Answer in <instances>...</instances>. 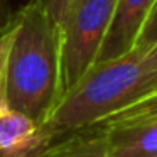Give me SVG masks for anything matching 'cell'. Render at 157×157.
I'll return each instance as SVG.
<instances>
[{
	"label": "cell",
	"mask_w": 157,
	"mask_h": 157,
	"mask_svg": "<svg viewBox=\"0 0 157 157\" xmlns=\"http://www.w3.org/2000/svg\"><path fill=\"white\" fill-rule=\"evenodd\" d=\"M4 32V103L44 123L63 96L59 25L39 2L31 0Z\"/></svg>",
	"instance_id": "cell-1"
},
{
	"label": "cell",
	"mask_w": 157,
	"mask_h": 157,
	"mask_svg": "<svg viewBox=\"0 0 157 157\" xmlns=\"http://www.w3.org/2000/svg\"><path fill=\"white\" fill-rule=\"evenodd\" d=\"M157 91V42L137 44L113 59L95 63L63 95L42 125L56 137L95 127Z\"/></svg>",
	"instance_id": "cell-2"
},
{
	"label": "cell",
	"mask_w": 157,
	"mask_h": 157,
	"mask_svg": "<svg viewBox=\"0 0 157 157\" xmlns=\"http://www.w3.org/2000/svg\"><path fill=\"white\" fill-rule=\"evenodd\" d=\"M117 0H71L59 22L63 95L96 63ZM63 98V96H61Z\"/></svg>",
	"instance_id": "cell-3"
},
{
	"label": "cell",
	"mask_w": 157,
	"mask_h": 157,
	"mask_svg": "<svg viewBox=\"0 0 157 157\" xmlns=\"http://www.w3.org/2000/svg\"><path fill=\"white\" fill-rule=\"evenodd\" d=\"M56 139L42 123L0 103V157H37Z\"/></svg>",
	"instance_id": "cell-4"
},
{
	"label": "cell",
	"mask_w": 157,
	"mask_h": 157,
	"mask_svg": "<svg viewBox=\"0 0 157 157\" xmlns=\"http://www.w3.org/2000/svg\"><path fill=\"white\" fill-rule=\"evenodd\" d=\"M157 0H117L115 12L96 63L128 52L150 17Z\"/></svg>",
	"instance_id": "cell-5"
},
{
	"label": "cell",
	"mask_w": 157,
	"mask_h": 157,
	"mask_svg": "<svg viewBox=\"0 0 157 157\" xmlns=\"http://www.w3.org/2000/svg\"><path fill=\"white\" fill-rule=\"evenodd\" d=\"M105 127L108 157H157V117Z\"/></svg>",
	"instance_id": "cell-6"
},
{
	"label": "cell",
	"mask_w": 157,
	"mask_h": 157,
	"mask_svg": "<svg viewBox=\"0 0 157 157\" xmlns=\"http://www.w3.org/2000/svg\"><path fill=\"white\" fill-rule=\"evenodd\" d=\"M37 157H108V135L101 125L75 130L66 139L54 140Z\"/></svg>",
	"instance_id": "cell-7"
},
{
	"label": "cell",
	"mask_w": 157,
	"mask_h": 157,
	"mask_svg": "<svg viewBox=\"0 0 157 157\" xmlns=\"http://www.w3.org/2000/svg\"><path fill=\"white\" fill-rule=\"evenodd\" d=\"M154 117H157V91L150 93L149 96L139 100L137 103L130 105L128 108L110 117L108 120H105L100 125H112V123H120V122H135V120L154 118Z\"/></svg>",
	"instance_id": "cell-8"
},
{
	"label": "cell",
	"mask_w": 157,
	"mask_h": 157,
	"mask_svg": "<svg viewBox=\"0 0 157 157\" xmlns=\"http://www.w3.org/2000/svg\"><path fill=\"white\" fill-rule=\"evenodd\" d=\"M155 42H157V4H155V7H154L152 14H150V17L147 19L145 25H144L142 32H140V36H139L137 44L150 46V44H155Z\"/></svg>",
	"instance_id": "cell-9"
},
{
	"label": "cell",
	"mask_w": 157,
	"mask_h": 157,
	"mask_svg": "<svg viewBox=\"0 0 157 157\" xmlns=\"http://www.w3.org/2000/svg\"><path fill=\"white\" fill-rule=\"evenodd\" d=\"M32 2H39L46 9L49 17L59 25V22L63 21V15H64V12H66V9H68L71 0H32Z\"/></svg>",
	"instance_id": "cell-10"
},
{
	"label": "cell",
	"mask_w": 157,
	"mask_h": 157,
	"mask_svg": "<svg viewBox=\"0 0 157 157\" xmlns=\"http://www.w3.org/2000/svg\"><path fill=\"white\" fill-rule=\"evenodd\" d=\"M5 48H7V37H5V32H2V36H0V103H4V95H2V76H4Z\"/></svg>",
	"instance_id": "cell-11"
}]
</instances>
